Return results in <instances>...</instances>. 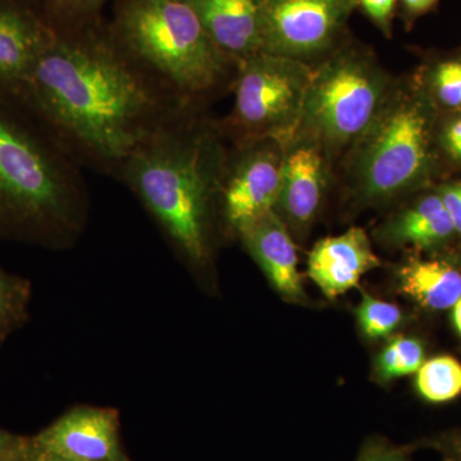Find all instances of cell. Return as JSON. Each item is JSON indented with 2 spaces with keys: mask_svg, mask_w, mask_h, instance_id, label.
I'll return each mask as SVG.
<instances>
[{
  "mask_svg": "<svg viewBox=\"0 0 461 461\" xmlns=\"http://www.w3.org/2000/svg\"><path fill=\"white\" fill-rule=\"evenodd\" d=\"M420 447L432 448L442 461H461V429L444 430L411 445L412 450Z\"/></svg>",
  "mask_w": 461,
  "mask_h": 461,
  "instance_id": "obj_26",
  "label": "cell"
},
{
  "mask_svg": "<svg viewBox=\"0 0 461 461\" xmlns=\"http://www.w3.org/2000/svg\"><path fill=\"white\" fill-rule=\"evenodd\" d=\"M439 198L444 203L446 211L453 221L455 235L461 239V181L450 182L439 187Z\"/></svg>",
  "mask_w": 461,
  "mask_h": 461,
  "instance_id": "obj_28",
  "label": "cell"
},
{
  "mask_svg": "<svg viewBox=\"0 0 461 461\" xmlns=\"http://www.w3.org/2000/svg\"><path fill=\"white\" fill-rule=\"evenodd\" d=\"M393 90L369 50L341 42L314 67L295 138L317 142L327 158L338 156L368 131Z\"/></svg>",
  "mask_w": 461,
  "mask_h": 461,
  "instance_id": "obj_5",
  "label": "cell"
},
{
  "mask_svg": "<svg viewBox=\"0 0 461 461\" xmlns=\"http://www.w3.org/2000/svg\"><path fill=\"white\" fill-rule=\"evenodd\" d=\"M108 0H44L42 12L53 26L75 25L100 17Z\"/></svg>",
  "mask_w": 461,
  "mask_h": 461,
  "instance_id": "obj_23",
  "label": "cell"
},
{
  "mask_svg": "<svg viewBox=\"0 0 461 461\" xmlns=\"http://www.w3.org/2000/svg\"><path fill=\"white\" fill-rule=\"evenodd\" d=\"M227 151L218 209L226 229L239 236L249 223L275 211L280 196L285 147L272 139L239 142Z\"/></svg>",
  "mask_w": 461,
  "mask_h": 461,
  "instance_id": "obj_9",
  "label": "cell"
},
{
  "mask_svg": "<svg viewBox=\"0 0 461 461\" xmlns=\"http://www.w3.org/2000/svg\"><path fill=\"white\" fill-rule=\"evenodd\" d=\"M17 461H72L67 460L65 457L57 456V455H53L50 453H47V451L41 450V448L36 447L32 444V439L29 437V444H27V447L23 454L21 455L20 459Z\"/></svg>",
  "mask_w": 461,
  "mask_h": 461,
  "instance_id": "obj_31",
  "label": "cell"
},
{
  "mask_svg": "<svg viewBox=\"0 0 461 461\" xmlns=\"http://www.w3.org/2000/svg\"><path fill=\"white\" fill-rule=\"evenodd\" d=\"M355 0H263V51L308 63L341 44Z\"/></svg>",
  "mask_w": 461,
  "mask_h": 461,
  "instance_id": "obj_8",
  "label": "cell"
},
{
  "mask_svg": "<svg viewBox=\"0 0 461 461\" xmlns=\"http://www.w3.org/2000/svg\"><path fill=\"white\" fill-rule=\"evenodd\" d=\"M399 0H355V5L364 16L377 27L387 39L393 38V18Z\"/></svg>",
  "mask_w": 461,
  "mask_h": 461,
  "instance_id": "obj_25",
  "label": "cell"
},
{
  "mask_svg": "<svg viewBox=\"0 0 461 461\" xmlns=\"http://www.w3.org/2000/svg\"><path fill=\"white\" fill-rule=\"evenodd\" d=\"M218 123L187 108L154 133L124 163L123 182L159 224L185 262L211 259L212 222L227 149Z\"/></svg>",
  "mask_w": 461,
  "mask_h": 461,
  "instance_id": "obj_2",
  "label": "cell"
},
{
  "mask_svg": "<svg viewBox=\"0 0 461 461\" xmlns=\"http://www.w3.org/2000/svg\"><path fill=\"white\" fill-rule=\"evenodd\" d=\"M115 409L77 406L30 437L41 450L72 461H130Z\"/></svg>",
  "mask_w": 461,
  "mask_h": 461,
  "instance_id": "obj_10",
  "label": "cell"
},
{
  "mask_svg": "<svg viewBox=\"0 0 461 461\" xmlns=\"http://www.w3.org/2000/svg\"><path fill=\"white\" fill-rule=\"evenodd\" d=\"M397 287L420 308L447 311L461 297V269L446 260L411 257L397 271Z\"/></svg>",
  "mask_w": 461,
  "mask_h": 461,
  "instance_id": "obj_17",
  "label": "cell"
},
{
  "mask_svg": "<svg viewBox=\"0 0 461 461\" xmlns=\"http://www.w3.org/2000/svg\"><path fill=\"white\" fill-rule=\"evenodd\" d=\"M430 139L432 121L424 99L393 87L368 131L351 148L357 196L381 204L420 186L432 165Z\"/></svg>",
  "mask_w": 461,
  "mask_h": 461,
  "instance_id": "obj_6",
  "label": "cell"
},
{
  "mask_svg": "<svg viewBox=\"0 0 461 461\" xmlns=\"http://www.w3.org/2000/svg\"><path fill=\"white\" fill-rule=\"evenodd\" d=\"M379 266L366 230L354 227L318 241L309 254L308 273L324 296L333 300L353 290L364 275Z\"/></svg>",
  "mask_w": 461,
  "mask_h": 461,
  "instance_id": "obj_13",
  "label": "cell"
},
{
  "mask_svg": "<svg viewBox=\"0 0 461 461\" xmlns=\"http://www.w3.org/2000/svg\"><path fill=\"white\" fill-rule=\"evenodd\" d=\"M429 87L439 105L461 111V58H448L433 67Z\"/></svg>",
  "mask_w": 461,
  "mask_h": 461,
  "instance_id": "obj_22",
  "label": "cell"
},
{
  "mask_svg": "<svg viewBox=\"0 0 461 461\" xmlns=\"http://www.w3.org/2000/svg\"><path fill=\"white\" fill-rule=\"evenodd\" d=\"M236 67L263 51V0H186Z\"/></svg>",
  "mask_w": 461,
  "mask_h": 461,
  "instance_id": "obj_15",
  "label": "cell"
},
{
  "mask_svg": "<svg viewBox=\"0 0 461 461\" xmlns=\"http://www.w3.org/2000/svg\"><path fill=\"white\" fill-rule=\"evenodd\" d=\"M81 169L20 102L0 94V240L71 245L89 204Z\"/></svg>",
  "mask_w": 461,
  "mask_h": 461,
  "instance_id": "obj_3",
  "label": "cell"
},
{
  "mask_svg": "<svg viewBox=\"0 0 461 461\" xmlns=\"http://www.w3.org/2000/svg\"><path fill=\"white\" fill-rule=\"evenodd\" d=\"M314 67L294 58L259 53L238 67L235 104L218 123L239 142L272 139L287 145L295 138Z\"/></svg>",
  "mask_w": 461,
  "mask_h": 461,
  "instance_id": "obj_7",
  "label": "cell"
},
{
  "mask_svg": "<svg viewBox=\"0 0 461 461\" xmlns=\"http://www.w3.org/2000/svg\"><path fill=\"white\" fill-rule=\"evenodd\" d=\"M357 320L360 332L366 339L377 341L390 339L405 321V315L399 305L364 294L357 308Z\"/></svg>",
  "mask_w": 461,
  "mask_h": 461,
  "instance_id": "obj_21",
  "label": "cell"
},
{
  "mask_svg": "<svg viewBox=\"0 0 461 461\" xmlns=\"http://www.w3.org/2000/svg\"><path fill=\"white\" fill-rule=\"evenodd\" d=\"M108 27L139 65L190 107L202 108L238 74L186 0H117Z\"/></svg>",
  "mask_w": 461,
  "mask_h": 461,
  "instance_id": "obj_4",
  "label": "cell"
},
{
  "mask_svg": "<svg viewBox=\"0 0 461 461\" xmlns=\"http://www.w3.org/2000/svg\"><path fill=\"white\" fill-rule=\"evenodd\" d=\"M326 154L317 142L294 138L285 145L281 189L275 211L296 236L308 232L327 185Z\"/></svg>",
  "mask_w": 461,
  "mask_h": 461,
  "instance_id": "obj_12",
  "label": "cell"
},
{
  "mask_svg": "<svg viewBox=\"0 0 461 461\" xmlns=\"http://www.w3.org/2000/svg\"><path fill=\"white\" fill-rule=\"evenodd\" d=\"M439 144L450 159L461 165V111L455 112L442 127Z\"/></svg>",
  "mask_w": 461,
  "mask_h": 461,
  "instance_id": "obj_27",
  "label": "cell"
},
{
  "mask_svg": "<svg viewBox=\"0 0 461 461\" xmlns=\"http://www.w3.org/2000/svg\"><path fill=\"white\" fill-rule=\"evenodd\" d=\"M415 387L427 402H453L461 395V363L450 355L424 360L415 373Z\"/></svg>",
  "mask_w": 461,
  "mask_h": 461,
  "instance_id": "obj_18",
  "label": "cell"
},
{
  "mask_svg": "<svg viewBox=\"0 0 461 461\" xmlns=\"http://www.w3.org/2000/svg\"><path fill=\"white\" fill-rule=\"evenodd\" d=\"M426 360V348L421 339L412 336H396L388 341L375 362V375L379 382L415 375Z\"/></svg>",
  "mask_w": 461,
  "mask_h": 461,
  "instance_id": "obj_20",
  "label": "cell"
},
{
  "mask_svg": "<svg viewBox=\"0 0 461 461\" xmlns=\"http://www.w3.org/2000/svg\"><path fill=\"white\" fill-rule=\"evenodd\" d=\"M439 2L441 0H399L397 2V12H399L400 17L402 18L406 29H411L412 23L418 18L432 12Z\"/></svg>",
  "mask_w": 461,
  "mask_h": 461,
  "instance_id": "obj_29",
  "label": "cell"
},
{
  "mask_svg": "<svg viewBox=\"0 0 461 461\" xmlns=\"http://www.w3.org/2000/svg\"><path fill=\"white\" fill-rule=\"evenodd\" d=\"M29 444V437L16 435L0 427V461H17Z\"/></svg>",
  "mask_w": 461,
  "mask_h": 461,
  "instance_id": "obj_30",
  "label": "cell"
},
{
  "mask_svg": "<svg viewBox=\"0 0 461 461\" xmlns=\"http://www.w3.org/2000/svg\"><path fill=\"white\" fill-rule=\"evenodd\" d=\"M32 282L0 266V348L30 318Z\"/></svg>",
  "mask_w": 461,
  "mask_h": 461,
  "instance_id": "obj_19",
  "label": "cell"
},
{
  "mask_svg": "<svg viewBox=\"0 0 461 461\" xmlns=\"http://www.w3.org/2000/svg\"><path fill=\"white\" fill-rule=\"evenodd\" d=\"M381 239L391 247L429 250L454 238L455 229L438 194H429L384 224Z\"/></svg>",
  "mask_w": 461,
  "mask_h": 461,
  "instance_id": "obj_16",
  "label": "cell"
},
{
  "mask_svg": "<svg viewBox=\"0 0 461 461\" xmlns=\"http://www.w3.org/2000/svg\"><path fill=\"white\" fill-rule=\"evenodd\" d=\"M451 309H453V323L455 330H456L461 336V297Z\"/></svg>",
  "mask_w": 461,
  "mask_h": 461,
  "instance_id": "obj_32",
  "label": "cell"
},
{
  "mask_svg": "<svg viewBox=\"0 0 461 461\" xmlns=\"http://www.w3.org/2000/svg\"><path fill=\"white\" fill-rule=\"evenodd\" d=\"M239 238L285 300L304 302L306 295L297 267L295 242L277 212H268L249 223L240 230Z\"/></svg>",
  "mask_w": 461,
  "mask_h": 461,
  "instance_id": "obj_14",
  "label": "cell"
},
{
  "mask_svg": "<svg viewBox=\"0 0 461 461\" xmlns=\"http://www.w3.org/2000/svg\"><path fill=\"white\" fill-rule=\"evenodd\" d=\"M18 102L81 168L115 180L154 133L196 108L139 65L100 17L53 26Z\"/></svg>",
  "mask_w": 461,
  "mask_h": 461,
  "instance_id": "obj_1",
  "label": "cell"
},
{
  "mask_svg": "<svg viewBox=\"0 0 461 461\" xmlns=\"http://www.w3.org/2000/svg\"><path fill=\"white\" fill-rule=\"evenodd\" d=\"M411 446H396L382 437L364 442L357 461H412Z\"/></svg>",
  "mask_w": 461,
  "mask_h": 461,
  "instance_id": "obj_24",
  "label": "cell"
},
{
  "mask_svg": "<svg viewBox=\"0 0 461 461\" xmlns=\"http://www.w3.org/2000/svg\"><path fill=\"white\" fill-rule=\"evenodd\" d=\"M51 33L53 25L30 0H0V94L20 100Z\"/></svg>",
  "mask_w": 461,
  "mask_h": 461,
  "instance_id": "obj_11",
  "label": "cell"
}]
</instances>
